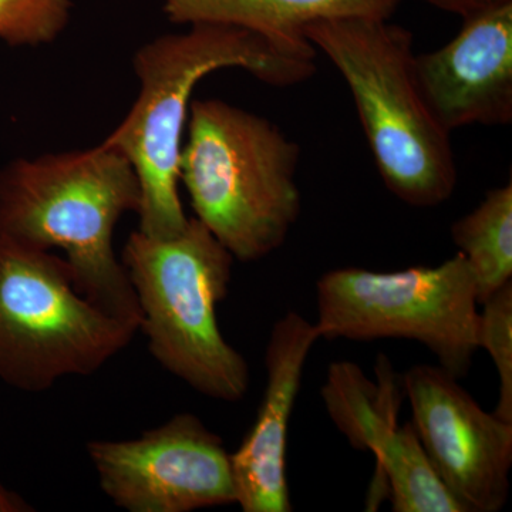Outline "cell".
Returning a JSON list of instances; mask_svg holds the SVG:
<instances>
[{
    "instance_id": "1",
    "label": "cell",
    "mask_w": 512,
    "mask_h": 512,
    "mask_svg": "<svg viewBox=\"0 0 512 512\" xmlns=\"http://www.w3.org/2000/svg\"><path fill=\"white\" fill-rule=\"evenodd\" d=\"M315 47L278 45L249 30L198 23L156 37L137 50L140 90L119 126L104 138L127 158L141 188L138 231L154 238L178 234L190 218L180 191V156L192 94L202 79L242 69L259 82L291 87L316 73Z\"/></svg>"
},
{
    "instance_id": "2",
    "label": "cell",
    "mask_w": 512,
    "mask_h": 512,
    "mask_svg": "<svg viewBox=\"0 0 512 512\" xmlns=\"http://www.w3.org/2000/svg\"><path fill=\"white\" fill-rule=\"evenodd\" d=\"M140 204L133 165L103 141L87 150L19 158L0 170V235L42 251L62 249L77 291L137 328L140 306L113 234Z\"/></svg>"
},
{
    "instance_id": "3",
    "label": "cell",
    "mask_w": 512,
    "mask_h": 512,
    "mask_svg": "<svg viewBox=\"0 0 512 512\" xmlns=\"http://www.w3.org/2000/svg\"><path fill=\"white\" fill-rule=\"evenodd\" d=\"M349 87L387 190L430 208L457 185L451 133L431 113L414 74L413 35L390 19L333 18L303 29Z\"/></svg>"
},
{
    "instance_id": "4",
    "label": "cell",
    "mask_w": 512,
    "mask_h": 512,
    "mask_svg": "<svg viewBox=\"0 0 512 512\" xmlns=\"http://www.w3.org/2000/svg\"><path fill=\"white\" fill-rule=\"evenodd\" d=\"M180 156L195 218L237 261L285 244L302 211L301 148L274 121L224 100H192Z\"/></svg>"
},
{
    "instance_id": "5",
    "label": "cell",
    "mask_w": 512,
    "mask_h": 512,
    "mask_svg": "<svg viewBox=\"0 0 512 512\" xmlns=\"http://www.w3.org/2000/svg\"><path fill=\"white\" fill-rule=\"evenodd\" d=\"M234 261L197 218L168 238L137 229L121 254L151 355L195 392L227 403L244 399L251 380L247 360L225 340L217 320Z\"/></svg>"
},
{
    "instance_id": "6",
    "label": "cell",
    "mask_w": 512,
    "mask_h": 512,
    "mask_svg": "<svg viewBox=\"0 0 512 512\" xmlns=\"http://www.w3.org/2000/svg\"><path fill=\"white\" fill-rule=\"evenodd\" d=\"M137 326L74 286L66 259L0 235V380L43 393L89 376L130 345Z\"/></svg>"
},
{
    "instance_id": "7",
    "label": "cell",
    "mask_w": 512,
    "mask_h": 512,
    "mask_svg": "<svg viewBox=\"0 0 512 512\" xmlns=\"http://www.w3.org/2000/svg\"><path fill=\"white\" fill-rule=\"evenodd\" d=\"M320 339H409L451 376L470 372L478 350L477 286L457 252L437 266L375 272L332 269L316 284Z\"/></svg>"
},
{
    "instance_id": "8",
    "label": "cell",
    "mask_w": 512,
    "mask_h": 512,
    "mask_svg": "<svg viewBox=\"0 0 512 512\" xmlns=\"http://www.w3.org/2000/svg\"><path fill=\"white\" fill-rule=\"evenodd\" d=\"M101 491L130 512H190L235 504L231 453L191 413L137 439L87 443Z\"/></svg>"
},
{
    "instance_id": "9",
    "label": "cell",
    "mask_w": 512,
    "mask_h": 512,
    "mask_svg": "<svg viewBox=\"0 0 512 512\" xmlns=\"http://www.w3.org/2000/svg\"><path fill=\"white\" fill-rule=\"evenodd\" d=\"M402 383L421 446L464 512L503 510L510 493L512 423L481 409L443 367H410Z\"/></svg>"
},
{
    "instance_id": "10",
    "label": "cell",
    "mask_w": 512,
    "mask_h": 512,
    "mask_svg": "<svg viewBox=\"0 0 512 512\" xmlns=\"http://www.w3.org/2000/svg\"><path fill=\"white\" fill-rule=\"evenodd\" d=\"M427 106L448 133L512 123V2L463 19L450 42L414 57Z\"/></svg>"
},
{
    "instance_id": "11",
    "label": "cell",
    "mask_w": 512,
    "mask_h": 512,
    "mask_svg": "<svg viewBox=\"0 0 512 512\" xmlns=\"http://www.w3.org/2000/svg\"><path fill=\"white\" fill-rule=\"evenodd\" d=\"M319 339L315 323L295 311L285 313L271 330L264 397L251 430L231 453L235 504L244 512L292 511L286 443L306 362Z\"/></svg>"
},
{
    "instance_id": "12",
    "label": "cell",
    "mask_w": 512,
    "mask_h": 512,
    "mask_svg": "<svg viewBox=\"0 0 512 512\" xmlns=\"http://www.w3.org/2000/svg\"><path fill=\"white\" fill-rule=\"evenodd\" d=\"M165 16L178 25L232 26L278 45L312 46L303 29L333 18L392 19L400 0H161Z\"/></svg>"
},
{
    "instance_id": "13",
    "label": "cell",
    "mask_w": 512,
    "mask_h": 512,
    "mask_svg": "<svg viewBox=\"0 0 512 512\" xmlns=\"http://www.w3.org/2000/svg\"><path fill=\"white\" fill-rule=\"evenodd\" d=\"M376 382L356 363L335 362L329 366L320 394L336 429L345 434L357 451L375 456L399 427L404 390L386 356H379Z\"/></svg>"
},
{
    "instance_id": "14",
    "label": "cell",
    "mask_w": 512,
    "mask_h": 512,
    "mask_svg": "<svg viewBox=\"0 0 512 512\" xmlns=\"http://www.w3.org/2000/svg\"><path fill=\"white\" fill-rule=\"evenodd\" d=\"M477 286L478 305L512 282V183L491 188L478 207L450 229Z\"/></svg>"
},
{
    "instance_id": "15",
    "label": "cell",
    "mask_w": 512,
    "mask_h": 512,
    "mask_svg": "<svg viewBox=\"0 0 512 512\" xmlns=\"http://www.w3.org/2000/svg\"><path fill=\"white\" fill-rule=\"evenodd\" d=\"M375 457L394 512H464L434 470L412 421L397 427Z\"/></svg>"
},
{
    "instance_id": "16",
    "label": "cell",
    "mask_w": 512,
    "mask_h": 512,
    "mask_svg": "<svg viewBox=\"0 0 512 512\" xmlns=\"http://www.w3.org/2000/svg\"><path fill=\"white\" fill-rule=\"evenodd\" d=\"M72 0H0V39L9 46L55 42L67 28Z\"/></svg>"
},
{
    "instance_id": "17",
    "label": "cell",
    "mask_w": 512,
    "mask_h": 512,
    "mask_svg": "<svg viewBox=\"0 0 512 512\" xmlns=\"http://www.w3.org/2000/svg\"><path fill=\"white\" fill-rule=\"evenodd\" d=\"M478 349L487 350L500 380L495 416L512 423V282L483 303Z\"/></svg>"
},
{
    "instance_id": "18",
    "label": "cell",
    "mask_w": 512,
    "mask_h": 512,
    "mask_svg": "<svg viewBox=\"0 0 512 512\" xmlns=\"http://www.w3.org/2000/svg\"><path fill=\"white\" fill-rule=\"evenodd\" d=\"M421 2L443 10V12L451 13V15L460 16L461 19H466L468 16L503 5V3L512 2V0H421Z\"/></svg>"
},
{
    "instance_id": "19",
    "label": "cell",
    "mask_w": 512,
    "mask_h": 512,
    "mask_svg": "<svg viewBox=\"0 0 512 512\" xmlns=\"http://www.w3.org/2000/svg\"><path fill=\"white\" fill-rule=\"evenodd\" d=\"M30 505L19 497L18 494L12 493L8 488L0 484V512H22L32 511Z\"/></svg>"
}]
</instances>
